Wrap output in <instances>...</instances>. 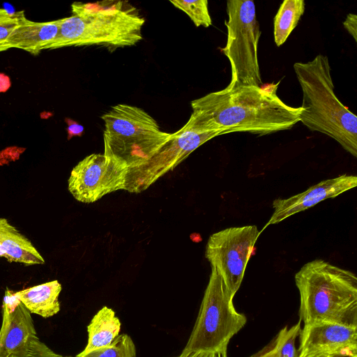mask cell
<instances>
[{
    "label": "cell",
    "instance_id": "obj_26",
    "mask_svg": "<svg viewBox=\"0 0 357 357\" xmlns=\"http://www.w3.org/2000/svg\"><path fill=\"white\" fill-rule=\"evenodd\" d=\"M174 357H229L227 355V352H216V353H209V352H196V353H190L188 354H179L178 356Z\"/></svg>",
    "mask_w": 357,
    "mask_h": 357
},
{
    "label": "cell",
    "instance_id": "obj_17",
    "mask_svg": "<svg viewBox=\"0 0 357 357\" xmlns=\"http://www.w3.org/2000/svg\"><path fill=\"white\" fill-rule=\"evenodd\" d=\"M121 328V321L115 312L107 306H103L87 326V344L76 356H83L111 344L119 335Z\"/></svg>",
    "mask_w": 357,
    "mask_h": 357
},
{
    "label": "cell",
    "instance_id": "obj_4",
    "mask_svg": "<svg viewBox=\"0 0 357 357\" xmlns=\"http://www.w3.org/2000/svg\"><path fill=\"white\" fill-rule=\"evenodd\" d=\"M303 325L329 322L357 327V277L323 259L304 264L295 275Z\"/></svg>",
    "mask_w": 357,
    "mask_h": 357
},
{
    "label": "cell",
    "instance_id": "obj_3",
    "mask_svg": "<svg viewBox=\"0 0 357 357\" xmlns=\"http://www.w3.org/2000/svg\"><path fill=\"white\" fill-rule=\"evenodd\" d=\"M294 70L303 93L300 121L357 157V116L335 93L328 58L318 54L312 61L295 63Z\"/></svg>",
    "mask_w": 357,
    "mask_h": 357
},
{
    "label": "cell",
    "instance_id": "obj_9",
    "mask_svg": "<svg viewBox=\"0 0 357 357\" xmlns=\"http://www.w3.org/2000/svg\"><path fill=\"white\" fill-rule=\"evenodd\" d=\"M259 234L256 225H246L226 228L208 238L205 257L234 296L241 287Z\"/></svg>",
    "mask_w": 357,
    "mask_h": 357
},
{
    "label": "cell",
    "instance_id": "obj_7",
    "mask_svg": "<svg viewBox=\"0 0 357 357\" xmlns=\"http://www.w3.org/2000/svg\"><path fill=\"white\" fill-rule=\"evenodd\" d=\"M228 20L227 43L222 52L231 65V81L226 87H261L258 43L261 32L257 20L255 5L251 0L227 1Z\"/></svg>",
    "mask_w": 357,
    "mask_h": 357
},
{
    "label": "cell",
    "instance_id": "obj_23",
    "mask_svg": "<svg viewBox=\"0 0 357 357\" xmlns=\"http://www.w3.org/2000/svg\"><path fill=\"white\" fill-rule=\"evenodd\" d=\"M343 26L348 33L353 37L355 42L357 41V15L354 13H349L345 20L343 22Z\"/></svg>",
    "mask_w": 357,
    "mask_h": 357
},
{
    "label": "cell",
    "instance_id": "obj_10",
    "mask_svg": "<svg viewBox=\"0 0 357 357\" xmlns=\"http://www.w3.org/2000/svg\"><path fill=\"white\" fill-rule=\"evenodd\" d=\"M128 167L103 153H92L72 169L68 188L78 202L93 203L111 192L124 190Z\"/></svg>",
    "mask_w": 357,
    "mask_h": 357
},
{
    "label": "cell",
    "instance_id": "obj_12",
    "mask_svg": "<svg viewBox=\"0 0 357 357\" xmlns=\"http://www.w3.org/2000/svg\"><path fill=\"white\" fill-rule=\"evenodd\" d=\"M298 357H357V327L329 322L303 325Z\"/></svg>",
    "mask_w": 357,
    "mask_h": 357
},
{
    "label": "cell",
    "instance_id": "obj_5",
    "mask_svg": "<svg viewBox=\"0 0 357 357\" xmlns=\"http://www.w3.org/2000/svg\"><path fill=\"white\" fill-rule=\"evenodd\" d=\"M101 119L105 125L103 154L128 169L147 162L171 135L162 131L153 116L137 106L116 105Z\"/></svg>",
    "mask_w": 357,
    "mask_h": 357
},
{
    "label": "cell",
    "instance_id": "obj_11",
    "mask_svg": "<svg viewBox=\"0 0 357 357\" xmlns=\"http://www.w3.org/2000/svg\"><path fill=\"white\" fill-rule=\"evenodd\" d=\"M31 314L15 292L7 289L2 305L0 357H28L45 345L37 336Z\"/></svg>",
    "mask_w": 357,
    "mask_h": 357
},
{
    "label": "cell",
    "instance_id": "obj_13",
    "mask_svg": "<svg viewBox=\"0 0 357 357\" xmlns=\"http://www.w3.org/2000/svg\"><path fill=\"white\" fill-rule=\"evenodd\" d=\"M357 185V176L342 174L321 181L306 190L288 198L273 202V213L266 226L275 225L284 219L329 198H334Z\"/></svg>",
    "mask_w": 357,
    "mask_h": 357
},
{
    "label": "cell",
    "instance_id": "obj_16",
    "mask_svg": "<svg viewBox=\"0 0 357 357\" xmlns=\"http://www.w3.org/2000/svg\"><path fill=\"white\" fill-rule=\"evenodd\" d=\"M61 289V284L55 280L16 291L15 294L31 313L48 318L60 310L59 296Z\"/></svg>",
    "mask_w": 357,
    "mask_h": 357
},
{
    "label": "cell",
    "instance_id": "obj_6",
    "mask_svg": "<svg viewBox=\"0 0 357 357\" xmlns=\"http://www.w3.org/2000/svg\"><path fill=\"white\" fill-rule=\"evenodd\" d=\"M234 297L216 269L211 268L197 319L180 354L227 352L231 339L247 323L246 316L236 310Z\"/></svg>",
    "mask_w": 357,
    "mask_h": 357
},
{
    "label": "cell",
    "instance_id": "obj_15",
    "mask_svg": "<svg viewBox=\"0 0 357 357\" xmlns=\"http://www.w3.org/2000/svg\"><path fill=\"white\" fill-rule=\"evenodd\" d=\"M0 248L10 262L25 265L45 264V259L30 240L3 218H0Z\"/></svg>",
    "mask_w": 357,
    "mask_h": 357
},
{
    "label": "cell",
    "instance_id": "obj_8",
    "mask_svg": "<svg viewBox=\"0 0 357 357\" xmlns=\"http://www.w3.org/2000/svg\"><path fill=\"white\" fill-rule=\"evenodd\" d=\"M222 135H225L223 131L208 126L190 115L187 123L171 133L167 141L147 162L128 169L124 190L132 193L146 190L198 147Z\"/></svg>",
    "mask_w": 357,
    "mask_h": 357
},
{
    "label": "cell",
    "instance_id": "obj_22",
    "mask_svg": "<svg viewBox=\"0 0 357 357\" xmlns=\"http://www.w3.org/2000/svg\"><path fill=\"white\" fill-rule=\"evenodd\" d=\"M25 17L24 10L11 13L0 8V52L8 50L9 36Z\"/></svg>",
    "mask_w": 357,
    "mask_h": 357
},
{
    "label": "cell",
    "instance_id": "obj_1",
    "mask_svg": "<svg viewBox=\"0 0 357 357\" xmlns=\"http://www.w3.org/2000/svg\"><path fill=\"white\" fill-rule=\"evenodd\" d=\"M268 89L238 86L209 93L191 102V115L225 134L248 132L259 136L291 129L300 121L302 107L285 104Z\"/></svg>",
    "mask_w": 357,
    "mask_h": 357
},
{
    "label": "cell",
    "instance_id": "obj_21",
    "mask_svg": "<svg viewBox=\"0 0 357 357\" xmlns=\"http://www.w3.org/2000/svg\"><path fill=\"white\" fill-rule=\"evenodd\" d=\"M174 7L184 12L198 27H208L212 24L207 0H174L170 1Z\"/></svg>",
    "mask_w": 357,
    "mask_h": 357
},
{
    "label": "cell",
    "instance_id": "obj_27",
    "mask_svg": "<svg viewBox=\"0 0 357 357\" xmlns=\"http://www.w3.org/2000/svg\"><path fill=\"white\" fill-rule=\"evenodd\" d=\"M10 86L9 77L3 73H0V92L6 91Z\"/></svg>",
    "mask_w": 357,
    "mask_h": 357
},
{
    "label": "cell",
    "instance_id": "obj_18",
    "mask_svg": "<svg viewBox=\"0 0 357 357\" xmlns=\"http://www.w3.org/2000/svg\"><path fill=\"white\" fill-rule=\"evenodd\" d=\"M303 0H284L274 18V40L278 47L285 43L305 11Z\"/></svg>",
    "mask_w": 357,
    "mask_h": 357
},
{
    "label": "cell",
    "instance_id": "obj_20",
    "mask_svg": "<svg viewBox=\"0 0 357 357\" xmlns=\"http://www.w3.org/2000/svg\"><path fill=\"white\" fill-rule=\"evenodd\" d=\"M135 344L128 334H121L113 342L105 347L75 357H136Z\"/></svg>",
    "mask_w": 357,
    "mask_h": 357
},
{
    "label": "cell",
    "instance_id": "obj_2",
    "mask_svg": "<svg viewBox=\"0 0 357 357\" xmlns=\"http://www.w3.org/2000/svg\"><path fill=\"white\" fill-rule=\"evenodd\" d=\"M72 15L57 20L56 37L46 50L70 46L123 47L143 38L144 17L128 1L75 2Z\"/></svg>",
    "mask_w": 357,
    "mask_h": 357
},
{
    "label": "cell",
    "instance_id": "obj_14",
    "mask_svg": "<svg viewBox=\"0 0 357 357\" xmlns=\"http://www.w3.org/2000/svg\"><path fill=\"white\" fill-rule=\"evenodd\" d=\"M58 30L57 20L38 22L25 17L9 36L8 48H17L38 55L54 41Z\"/></svg>",
    "mask_w": 357,
    "mask_h": 357
},
{
    "label": "cell",
    "instance_id": "obj_25",
    "mask_svg": "<svg viewBox=\"0 0 357 357\" xmlns=\"http://www.w3.org/2000/svg\"><path fill=\"white\" fill-rule=\"evenodd\" d=\"M28 357H73L68 356H63L56 353L48 347L46 344L38 351Z\"/></svg>",
    "mask_w": 357,
    "mask_h": 357
},
{
    "label": "cell",
    "instance_id": "obj_24",
    "mask_svg": "<svg viewBox=\"0 0 357 357\" xmlns=\"http://www.w3.org/2000/svg\"><path fill=\"white\" fill-rule=\"evenodd\" d=\"M68 127V139L70 140L73 137L75 136H81L84 131V127L79 125L77 122L66 118L65 119Z\"/></svg>",
    "mask_w": 357,
    "mask_h": 357
},
{
    "label": "cell",
    "instance_id": "obj_19",
    "mask_svg": "<svg viewBox=\"0 0 357 357\" xmlns=\"http://www.w3.org/2000/svg\"><path fill=\"white\" fill-rule=\"evenodd\" d=\"M301 322L282 328L271 342L250 357H298L296 339L301 330Z\"/></svg>",
    "mask_w": 357,
    "mask_h": 357
}]
</instances>
